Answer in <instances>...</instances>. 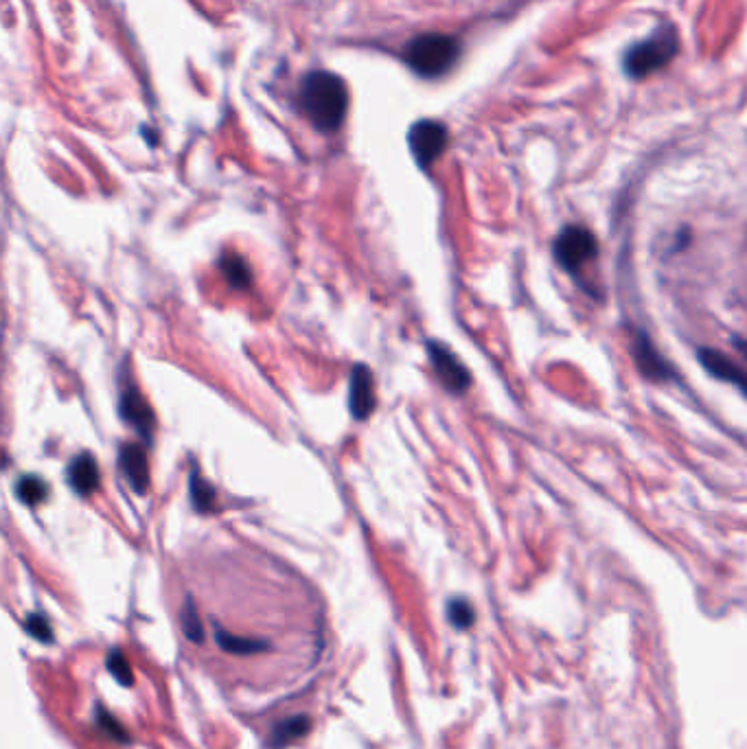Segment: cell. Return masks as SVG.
<instances>
[{
  "mask_svg": "<svg viewBox=\"0 0 747 749\" xmlns=\"http://www.w3.org/2000/svg\"><path fill=\"white\" fill-rule=\"evenodd\" d=\"M27 631L31 633V636H36L38 640H42V642H49L51 640V627H49V622L47 620H44L42 616H29V620H27Z\"/></svg>",
  "mask_w": 747,
  "mask_h": 749,
  "instance_id": "d6986e66",
  "label": "cell"
},
{
  "mask_svg": "<svg viewBox=\"0 0 747 749\" xmlns=\"http://www.w3.org/2000/svg\"><path fill=\"white\" fill-rule=\"evenodd\" d=\"M734 347H737V351L747 360V340H737L734 342Z\"/></svg>",
  "mask_w": 747,
  "mask_h": 749,
  "instance_id": "ffe728a7",
  "label": "cell"
},
{
  "mask_svg": "<svg viewBox=\"0 0 747 749\" xmlns=\"http://www.w3.org/2000/svg\"><path fill=\"white\" fill-rule=\"evenodd\" d=\"M108 668H110V673H112L114 677H117L121 684H125V686H130V684H132V671H130V664L125 662V658H123L121 653H117V651H112V653H110V658H108Z\"/></svg>",
  "mask_w": 747,
  "mask_h": 749,
  "instance_id": "ac0fdd59",
  "label": "cell"
},
{
  "mask_svg": "<svg viewBox=\"0 0 747 749\" xmlns=\"http://www.w3.org/2000/svg\"><path fill=\"white\" fill-rule=\"evenodd\" d=\"M631 353H634L638 371L645 375L647 379H653V382H666V379L673 377L671 364L666 362L664 357L658 353V349L653 347L645 333H638V336L634 338V347H631Z\"/></svg>",
  "mask_w": 747,
  "mask_h": 749,
  "instance_id": "9c48e42d",
  "label": "cell"
},
{
  "mask_svg": "<svg viewBox=\"0 0 747 749\" xmlns=\"http://www.w3.org/2000/svg\"><path fill=\"white\" fill-rule=\"evenodd\" d=\"M119 467L125 480L136 493H145L149 487V460L141 443H128L119 449Z\"/></svg>",
  "mask_w": 747,
  "mask_h": 749,
  "instance_id": "30bf717a",
  "label": "cell"
},
{
  "mask_svg": "<svg viewBox=\"0 0 747 749\" xmlns=\"http://www.w3.org/2000/svg\"><path fill=\"white\" fill-rule=\"evenodd\" d=\"M699 362L712 377L734 384L737 388H741L743 395H747V371H743L739 364H734L730 357H726L715 349H701Z\"/></svg>",
  "mask_w": 747,
  "mask_h": 749,
  "instance_id": "7c38bea8",
  "label": "cell"
},
{
  "mask_svg": "<svg viewBox=\"0 0 747 749\" xmlns=\"http://www.w3.org/2000/svg\"><path fill=\"white\" fill-rule=\"evenodd\" d=\"M677 49H680V38L673 27L664 25L655 29L647 40L629 46L623 57L625 73L631 79H645L669 66L675 60Z\"/></svg>",
  "mask_w": 747,
  "mask_h": 749,
  "instance_id": "7a4b0ae2",
  "label": "cell"
},
{
  "mask_svg": "<svg viewBox=\"0 0 747 749\" xmlns=\"http://www.w3.org/2000/svg\"><path fill=\"white\" fill-rule=\"evenodd\" d=\"M66 478H68V485L73 487L77 495H84V498L93 495L101 485V471H99L95 456L88 452L75 456L71 460V465H68Z\"/></svg>",
  "mask_w": 747,
  "mask_h": 749,
  "instance_id": "8fae6325",
  "label": "cell"
},
{
  "mask_svg": "<svg viewBox=\"0 0 747 749\" xmlns=\"http://www.w3.org/2000/svg\"><path fill=\"white\" fill-rule=\"evenodd\" d=\"M121 417L130 425H134V430H139L147 441H152L156 417L139 388L128 386L121 393Z\"/></svg>",
  "mask_w": 747,
  "mask_h": 749,
  "instance_id": "ba28073f",
  "label": "cell"
},
{
  "mask_svg": "<svg viewBox=\"0 0 747 749\" xmlns=\"http://www.w3.org/2000/svg\"><path fill=\"white\" fill-rule=\"evenodd\" d=\"M447 616H450L452 625L458 629H467L471 622H474V609L463 598H454V601L447 605Z\"/></svg>",
  "mask_w": 747,
  "mask_h": 749,
  "instance_id": "2e32d148",
  "label": "cell"
},
{
  "mask_svg": "<svg viewBox=\"0 0 747 749\" xmlns=\"http://www.w3.org/2000/svg\"><path fill=\"white\" fill-rule=\"evenodd\" d=\"M307 730H309V721L298 717L294 721H285L283 725H279V728L274 730V739H277V745H285L287 741L303 736Z\"/></svg>",
  "mask_w": 747,
  "mask_h": 749,
  "instance_id": "e0dca14e",
  "label": "cell"
},
{
  "mask_svg": "<svg viewBox=\"0 0 747 749\" xmlns=\"http://www.w3.org/2000/svg\"><path fill=\"white\" fill-rule=\"evenodd\" d=\"M220 268L228 279V283H231L233 287H239V290H241V287H248L252 283V274H250L248 263L241 259L239 255H224L220 259Z\"/></svg>",
  "mask_w": 747,
  "mask_h": 749,
  "instance_id": "5bb4252c",
  "label": "cell"
},
{
  "mask_svg": "<svg viewBox=\"0 0 747 749\" xmlns=\"http://www.w3.org/2000/svg\"><path fill=\"white\" fill-rule=\"evenodd\" d=\"M377 406L375 379L369 366L355 364L349 382V410L355 421H366Z\"/></svg>",
  "mask_w": 747,
  "mask_h": 749,
  "instance_id": "52a82bcc",
  "label": "cell"
},
{
  "mask_svg": "<svg viewBox=\"0 0 747 749\" xmlns=\"http://www.w3.org/2000/svg\"><path fill=\"white\" fill-rule=\"evenodd\" d=\"M16 493H18V500L22 504L36 506V504H42L44 500L49 498V485L38 476H22L18 480Z\"/></svg>",
  "mask_w": 747,
  "mask_h": 749,
  "instance_id": "4fadbf2b",
  "label": "cell"
},
{
  "mask_svg": "<svg viewBox=\"0 0 747 749\" xmlns=\"http://www.w3.org/2000/svg\"><path fill=\"white\" fill-rule=\"evenodd\" d=\"M447 141H450V134H447L445 125L432 119L415 123L408 134L410 152L412 156H415L419 167L423 169H428L434 160L441 158V154L447 147Z\"/></svg>",
  "mask_w": 747,
  "mask_h": 749,
  "instance_id": "5b68a950",
  "label": "cell"
},
{
  "mask_svg": "<svg viewBox=\"0 0 747 749\" xmlns=\"http://www.w3.org/2000/svg\"><path fill=\"white\" fill-rule=\"evenodd\" d=\"M301 108L320 132H336L349 110V90L338 75L309 73L301 86Z\"/></svg>",
  "mask_w": 747,
  "mask_h": 749,
  "instance_id": "6da1fadb",
  "label": "cell"
},
{
  "mask_svg": "<svg viewBox=\"0 0 747 749\" xmlns=\"http://www.w3.org/2000/svg\"><path fill=\"white\" fill-rule=\"evenodd\" d=\"M191 502L195 506V511L200 513L211 511L215 504V489L198 474V471L191 474Z\"/></svg>",
  "mask_w": 747,
  "mask_h": 749,
  "instance_id": "9a60e30c",
  "label": "cell"
},
{
  "mask_svg": "<svg viewBox=\"0 0 747 749\" xmlns=\"http://www.w3.org/2000/svg\"><path fill=\"white\" fill-rule=\"evenodd\" d=\"M406 62L421 77H441L456 64L461 44L443 33H423L406 46Z\"/></svg>",
  "mask_w": 747,
  "mask_h": 749,
  "instance_id": "3957f363",
  "label": "cell"
},
{
  "mask_svg": "<svg viewBox=\"0 0 747 749\" xmlns=\"http://www.w3.org/2000/svg\"><path fill=\"white\" fill-rule=\"evenodd\" d=\"M430 362L434 366V373L439 377V382L450 390L454 395H463L465 390L471 386V375L467 366L458 360V357L445 347L443 342L432 340L428 344Z\"/></svg>",
  "mask_w": 747,
  "mask_h": 749,
  "instance_id": "8992f818",
  "label": "cell"
},
{
  "mask_svg": "<svg viewBox=\"0 0 747 749\" xmlns=\"http://www.w3.org/2000/svg\"><path fill=\"white\" fill-rule=\"evenodd\" d=\"M555 259L566 272H579L585 263L592 261L599 252V241L585 226L572 224L561 230L555 239Z\"/></svg>",
  "mask_w": 747,
  "mask_h": 749,
  "instance_id": "277c9868",
  "label": "cell"
}]
</instances>
